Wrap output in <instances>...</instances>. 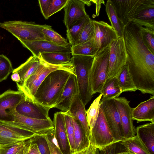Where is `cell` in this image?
<instances>
[{
  "instance_id": "6da1fadb",
  "label": "cell",
  "mask_w": 154,
  "mask_h": 154,
  "mask_svg": "<svg viewBox=\"0 0 154 154\" xmlns=\"http://www.w3.org/2000/svg\"><path fill=\"white\" fill-rule=\"evenodd\" d=\"M124 38L127 54L126 64L137 90L154 95V53L144 44L138 25L129 22Z\"/></svg>"
},
{
  "instance_id": "7a4b0ae2",
  "label": "cell",
  "mask_w": 154,
  "mask_h": 154,
  "mask_svg": "<svg viewBox=\"0 0 154 154\" xmlns=\"http://www.w3.org/2000/svg\"><path fill=\"white\" fill-rule=\"evenodd\" d=\"M72 74H73L70 71L63 69L51 72L38 88L34 96V101L44 106L54 108Z\"/></svg>"
},
{
  "instance_id": "3957f363",
  "label": "cell",
  "mask_w": 154,
  "mask_h": 154,
  "mask_svg": "<svg viewBox=\"0 0 154 154\" xmlns=\"http://www.w3.org/2000/svg\"><path fill=\"white\" fill-rule=\"evenodd\" d=\"M38 57L40 60V63L36 70L22 85H17L18 91L24 94L25 98L33 101L34 96L38 88L51 72L56 70L63 69L70 71L75 75L74 67L70 61L63 64L54 65L44 61L40 55Z\"/></svg>"
},
{
  "instance_id": "277c9868",
  "label": "cell",
  "mask_w": 154,
  "mask_h": 154,
  "mask_svg": "<svg viewBox=\"0 0 154 154\" xmlns=\"http://www.w3.org/2000/svg\"><path fill=\"white\" fill-rule=\"evenodd\" d=\"M94 56L73 55L70 61L74 68L79 94L85 106L93 97L90 82V73Z\"/></svg>"
},
{
  "instance_id": "5b68a950",
  "label": "cell",
  "mask_w": 154,
  "mask_h": 154,
  "mask_svg": "<svg viewBox=\"0 0 154 154\" xmlns=\"http://www.w3.org/2000/svg\"><path fill=\"white\" fill-rule=\"evenodd\" d=\"M0 27L10 33L19 41H33L45 40L42 30L52 26L34 22L14 20L0 23Z\"/></svg>"
},
{
  "instance_id": "8992f818",
  "label": "cell",
  "mask_w": 154,
  "mask_h": 154,
  "mask_svg": "<svg viewBox=\"0 0 154 154\" xmlns=\"http://www.w3.org/2000/svg\"><path fill=\"white\" fill-rule=\"evenodd\" d=\"M110 49L109 45L98 51L94 56L90 73V82L93 95L101 94L107 79Z\"/></svg>"
},
{
  "instance_id": "52a82bcc",
  "label": "cell",
  "mask_w": 154,
  "mask_h": 154,
  "mask_svg": "<svg viewBox=\"0 0 154 154\" xmlns=\"http://www.w3.org/2000/svg\"><path fill=\"white\" fill-rule=\"evenodd\" d=\"M89 141L92 146L99 150L117 142L114 138L100 106L97 118L90 129Z\"/></svg>"
},
{
  "instance_id": "ba28073f",
  "label": "cell",
  "mask_w": 154,
  "mask_h": 154,
  "mask_svg": "<svg viewBox=\"0 0 154 154\" xmlns=\"http://www.w3.org/2000/svg\"><path fill=\"white\" fill-rule=\"evenodd\" d=\"M37 135L13 122L0 120V148Z\"/></svg>"
},
{
  "instance_id": "9c48e42d",
  "label": "cell",
  "mask_w": 154,
  "mask_h": 154,
  "mask_svg": "<svg viewBox=\"0 0 154 154\" xmlns=\"http://www.w3.org/2000/svg\"><path fill=\"white\" fill-rule=\"evenodd\" d=\"M127 57L124 38L119 37L110 45L107 79L118 76L126 64Z\"/></svg>"
},
{
  "instance_id": "30bf717a",
  "label": "cell",
  "mask_w": 154,
  "mask_h": 154,
  "mask_svg": "<svg viewBox=\"0 0 154 154\" xmlns=\"http://www.w3.org/2000/svg\"><path fill=\"white\" fill-rule=\"evenodd\" d=\"M118 17L125 26L129 20L148 6L150 0H111Z\"/></svg>"
},
{
  "instance_id": "8fae6325",
  "label": "cell",
  "mask_w": 154,
  "mask_h": 154,
  "mask_svg": "<svg viewBox=\"0 0 154 154\" xmlns=\"http://www.w3.org/2000/svg\"><path fill=\"white\" fill-rule=\"evenodd\" d=\"M100 106L104 113L115 140L119 142L124 139L120 116L114 99L100 101Z\"/></svg>"
},
{
  "instance_id": "7c38bea8",
  "label": "cell",
  "mask_w": 154,
  "mask_h": 154,
  "mask_svg": "<svg viewBox=\"0 0 154 154\" xmlns=\"http://www.w3.org/2000/svg\"><path fill=\"white\" fill-rule=\"evenodd\" d=\"M25 98L20 91L9 89L0 94V120L13 122L16 106Z\"/></svg>"
},
{
  "instance_id": "4fadbf2b",
  "label": "cell",
  "mask_w": 154,
  "mask_h": 154,
  "mask_svg": "<svg viewBox=\"0 0 154 154\" xmlns=\"http://www.w3.org/2000/svg\"><path fill=\"white\" fill-rule=\"evenodd\" d=\"M114 100L119 114L124 139L134 136L136 129L133 125L132 108L129 105L130 101L122 97H117Z\"/></svg>"
},
{
  "instance_id": "5bb4252c",
  "label": "cell",
  "mask_w": 154,
  "mask_h": 154,
  "mask_svg": "<svg viewBox=\"0 0 154 154\" xmlns=\"http://www.w3.org/2000/svg\"><path fill=\"white\" fill-rule=\"evenodd\" d=\"M13 122L37 135H45L54 129L53 122L50 118L46 119H39L21 115L15 111Z\"/></svg>"
},
{
  "instance_id": "9a60e30c",
  "label": "cell",
  "mask_w": 154,
  "mask_h": 154,
  "mask_svg": "<svg viewBox=\"0 0 154 154\" xmlns=\"http://www.w3.org/2000/svg\"><path fill=\"white\" fill-rule=\"evenodd\" d=\"M92 20L94 29L92 39L94 46L99 51L110 45L119 37L115 29L107 23L103 21Z\"/></svg>"
},
{
  "instance_id": "2e32d148",
  "label": "cell",
  "mask_w": 154,
  "mask_h": 154,
  "mask_svg": "<svg viewBox=\"0 0 154 154\" xmlns=\"http://www.w3.org/2000/svg\"><path fill=\"white\" fill-rule=\"evenodd\" d=\"M19 41L23 47L31 52L33 56L37 57H38L39 54L44 53L58 52L71 54V46L70 44L66 46H63L45 40Z\"/></svg>"
},
{
  "instance_id": "e0dca14e",
  "label": "cell",
  "mask_w": 154,
  "mask_h": 154,
  "mask_svg": "<svg viewBox=\"0 0 154 154\" xmlns=\"http://www.w3.org/2000/svg\"><path fill=\"white\" fill-rule=\"evenodd\" d=\"M51 109L25 98L17 106L15 111L19 114L26 117L46 119L50 118L49 111Z\"/></svg>"
},
{
  "instance_id": "ac0fdd59",
  "label": "cell",
  "mask_w": 154,
  "mask_h": 154,
  "mask_svg": "<svg viewBox=\"0 0 154 154\" xmlns=\"http://www.w3.org/2000/svg\"><path fill=\"white\" fill-rule=\"evenodd\" d=\"M53 122L54 137L59 148L63 154H71L64 118L62 112L54 114Z\"/></svg>"
},
{
  "instance_id": "d6986e66",
  "label": "cell",
  "mask_w": 154,
  "mask_h": 154,
  "mask_svg": "<svg viewBox=\"0 0 154 154\" xmlns=\"http://www.w3.org/2000/svg\"><path fill=\"white\" fill-rule=\"evenodd\" d=\"M79 93L76 76L72 74L68 79L60 97L54 108L65 112L69 110L77 94Z\"/></svg>"
},
{
  "instance_id": "ffe728a7",
  "label": "cell",
  "mask_w": 154,
  "mask_h": 154,
  "mask_svg": "<svg viewBox=\"0 0 154 154\" xmlns=\"http://www.w3.org/2000/svg\"><path fill=\"white\" fill-rule=\"evenodd\" d=\"M85 4L81 0H69L64 8L63 23L68 29L75 21L87 16Z\"/></svg>"
},
{
  "instance_id": "44dd1931",
  "label": "cell",
  "mask_w": 154,
  "mask_h": 154,
  "mask_svg": "<svg viewBox=\"0 0 154 154\" xmlns=\"http://www.w3.org/2000/svg\"><path fill=\"white\" fill-rule=\"evenodd\" d=\"M132 113L133 120L136 121L137 123L145 121L154 122V96H151L149 99L132 108Z\"/></svg>"
},
{
  "instance_id": "7402d4cb",
  "label": "cell",
  "mask_w": 154,
  "mask_h": 154,
  "mask_svg": "<svg viewBox=\"0 0 154 154\" xmlns=\"http://www.w3.org/2000/svg\"><path fill=\"white\" fill-rule=\"evenodd\" d=\"M67 111L72 117L79 122L89 139L90 129L87 121L86 111L79 93L75 96L69 110Z\"/></svg>"
},
{
  "instance_id": "603a6c76",
  "label": "cell",
  "mask_w": 154,
  "mask_h": 154,
  "mask_svg": "<svg viewBox=\"0 0 154 154\" xmlns=\"http://www.w3.org/2000/svg\"><path fill=\"white\" fill-rule=\"evenodd\" d=\"M40 63V60L38 57L31 56L24 63L14 69L12 73L17 72L20 78V81L16 83V85H22L36 70Z\"/></svg>"
},
{
  "instance_id": "cb8c5ba5",
  "label": "cell",
  "mask_w": 154,
  "mask_h": 154,
  "mask_svg": "<svg viewBox=\"0 0 154 154\" xmlns=\"http://www.w3.org/2000/svg\"><path fill=\"white\" fill-rule=\"evenodd\" d=\"M136 129V135L146 146L150 154H154V122L139 126Z\"/></svg>"
},
{
  "instance_id": "d4e9b609",
  "label": "cell",
  "mask_w": 154,
  "mask_h": 154,
  "mask_svg": "<svg viewBox=\"0 0 154 154\" xmlns=\"http://www.w3.org/2000/svg\"><path fill=\"white\" fill-rule=\"evenodd\" d=\"M129 21L154 30V4L145 8Z\"/></svg>"
},
{
  "instance_id": "484cf974",
  "label": "cell",
  "mask_w": 154,
  "mask_h": 154,
  "mask_svg": "<svg viewBox=\"0 0 154 154\" xmlns=\"http://www.w3.org/2000/svg\"><path fill=\"white\" fill-rule=\"evenodd\" d=\"M72 118L74 128V152L88 148L90 144V141L79 122L77 120Z\"/></svg>"
},
{
  "instance_id": "4316f807",
  "label": "cell",
  "mask_w": 154,
  "mask_h": 154,
  "mask_svg": "<svg viewBox=\"0 0 154 154\" xmlns=\"http://www.w3.org/2000/svg\"><path fill=\"white\" fill-rule=\"evenodd\" d=\"M122 93L117 77L108 79L103 87L101 93L103 97L100 101L118 97Z\"/></svg>"
},
{
  "instance_id": "83f0119b",
  "label": "cell",
  "mask_w": 154,
  "mask_h": 154,
  "mask_svg": "<svg viewBox=\"0 0 154 154\" xmlns=\"http://www.w3.org/2000/svg\"><path fill=\"white\" fill-rule=\"evenodd\" d=\"M91 20L88 15L84 18L75 22L66 29L67 38L71 47L75 45L83 28Z\"/></svg>"
},
{
  "instance_id": "f1b7e54d",
  "label": "cell",
  "mask_w": 154,
  "mask_h": 154,
  "mask_svg": "<svg viewBox=\"0 0 154 154\" xmlns=\"http://www.w3.org/2000/svg\"><path fill=\"white\" fill-rule=\"evenodd\" d=\"M119 143L126 149L135 154H150L146 146L137 135L124 139Z\"/></svg>"
},
{
  "instance_id": "f546056e",
  "label": "cell",
  "mask_w": 154,
  "mask_h": 154,
  "mask_svg": "<svg viewBox=\"0 0 154 154\" xmlns=\"http://www.w3.org/2000/svg\"><path fill=\"white\" fill-rule=\"evenodd\" d=\"M106 11L111 26L117 32L119 37H123L125 26L120 20L111 0H108L105 5Z\"/></svg>"
},
{
  "instance_id": "4dcf8cb0",
  "label": "cell",
  "mask_w": 154,
  "mask_h": 154,
  "mask_svg": "<svg viewBox=\"0 0 154 154\" xmlns=\"http://www.w3.org/2000/svg\"><path fill=\"white\" fill-rule=\"evenodd\" d=\"M33 141L32 138L0 148V154H26Z\"/></svg>"
},
{
  "instance_id": "1f68e13d",
  "label": "cell",
  "mask_w": 154,
  "mask_h": 154,
  "mask_svg": "<svg viewBox=\"0 0 154 154\" xmlns=\"http://www.w3.org/2000/svg\"><path fill=\"white\" fill-rule=\"evenodd\" d=\"M117 77L122 93L127 91L134 92L137 90L126 64L123 66Z\"/></svg>"
},
{
  "instance_id": "d6a6232c",
  "label": "cell",
  "mask_w": 154,
  "mask_h": 154,
  "mask_svg": "<svg viewBox=\"0 0 154 154\" xmlns=\"http://www.w3.org/2000/svg\"><path fill=\"white\" fill-rule=\"evenodd\" d=\"M46 63L54 65H62L70 62L71 53L58 52L44 53L39 54Z\"/></svg>"
},
{
  "instance_id": "836d02e7",
  "label": "cell",
  "mask_w": 154,
  "mask_h": 154,
  "mask_svg": "<svg viewBox=\"0 0 154 154\" xmlns=\"http://www.w3.org/2000/svg\"><path fill=\"white\" fill-rule=\"evenodd\" d=\"M98 51L94 45L92 39L71 47V54L73 55L94 56Z\"/></svg>"
},
{
  "instance_id": "e575fe53",
  "label": "cell",
  "mask_w": 154,
  "mask_h": 154,
  "mask_svg": "<svg viewBox=\"0 0 154 154\" xmlns=\"http://www.w3.org/2000/svg\"><path fill=\"white\" fill-rule=\"evenodd\" d=\"M102 97L100 94L93 102L86 111L87 121L90 129L93 127L97 118L100 107V102Z\"/></svg>"
},
{
  "instance_id": "d590c367",
  "label": "cell",
  "mask_w": 154,
  "mask_h": 154,
  "mask_svg": "<svg viewBox=\"0 0 154 154\" xmlns=\"http://www.w3.org/2000/svg\"><path fill=\"white\" fill-rule=\"evenodd\" d=\"M42 31L45 40L47 41L63 46H66L70 44L67 39L53 29L52 27L44 28Z\"/></svg>"
},
{
  "instance_id": "8d00e7d4",
  "label": "cell",
  "mask_w": 154,
  "mask_h": 154,
  "mask_svg": "<svg viewBox=\"0 0 154 154\" xmlns=\"http://www.w3.org/2000/svg\"><path fill=\"white\" fill-rule=\"evenodd\" d=\"M62 113L64 118L67 134L72 153L74 152V128L73 119L68 111L62 112Z\"/></svg>"
},
{
  "instance_id": "74e56055",
  "label": "cell",
  "mask_w": 154,
  "mask_h": 154,
  "mask_svg": "<svg viewBox=\"0 0 154 154\" xmlns=\"http://www.w3.org/2000/svg\"><path fill=\"white\" fill-rule=\"evenodd\" d=\"M138 25L143 42L149 49L154 53V30Z\"/></svg>"
},
{
  "instance_id": "f35d334b",
  "label": "cell",
  "mask_w": 154,
  "mask_h": 154,
  "mask_svg": "<svg viewBox=\"0 0 154 154\" xmlns=\"http://www.w3.org/2000/svg\"><path fill=\"white\" fill-rule=\"evenodd\" d=\"M13 70L10 60L5 55L0 54V82L6 79Z\"/></svg>"
},
{
  "instance_id": "ab89813d",
  "label": "cell",
  "mask_w": 154,
  "mask_h": 154,
  "mask_svg": "<svg viewBox=\"0 0 154 154\" xmlns=\"http://www.w3.org/2000/svg\"><path fill=\"white\" fill-rule=\"evenodd\" d=\"M94 32V26L91 20L83 28L75 45L85 42L92 39L93 37Z\"/></svg>"
},
{
  "instance_id": "60d3db41",
  "label": "cell",
  "mask_w": 154,
  "mask_h": 154,
  "mask_svg": "<svg viewBox=\"0 0 154 154\" xmlns=\"http://www.w3.org/2000/svg\"><path fill=\"white\" fill-rule=\"evenodd\" d=\"M45 135H36L33 137V139L36 143L41 154H51L50 148Z\"/></svg>"
},
{
  "instance_id": "b9f144b4",
  "label": "cell",
  "mask_w": 154,
  "mask_h": 154,
  "mask_svg": "<svg viewBox=\"0 0 154 154\" xmlns=\"http://www.w3.org/2000/svg\"><path fill=\"white\" fill-rule=\"evenodd\" d=\"M45 136L50 148L51 154H63L59 148L55 138L54 129Z\"/></svg>"
},
{
  "instance_id": "7bdbcfd3",
  "label": "cell",
  "mask_w": 154,
  "mask_h": 154,
  "mask_svg": "<svg viewBox=\"0 0 154 154\" xmlns=\"http://www.w3.org/2000/svg\"><path fill=\"white\" fill-rule=\"evenodd\" d=\"M69 0H50L48 12L49 17L64 8Z\"/></svg>"
},
{
  "instance_id": "ee69618b",
  "label": "cell",
  "mask_w": 154,
  "mask_h": 154,
  "mask_svg": "<svg viewBox=\"0 0 154 154\" xmlns=\"http://www.w3.org/2000/svg\"><path fill=\"white\" fill-rule=\"evenodd\" d=\"M38 2L42 14L45 19H48L50 0H39Z\"/></svg>"
},
{
  "instance_id": "f6af8a7d",
  "label": "cell",
  "mask_w": 154,
  "mask_h": 154,
  "mask_svg": "<svg viewBox=\"0 0 154 154\" xmlns=\"http://www.w3.org/2000/svg\"><path fill=\"white\" fill-rule=\"evenodd\" d=\"M119 142L118 144L117 149V146L118 142L112 144L111 154H135L127 150L123 146L122 149H118V146Z\"/></svg>"
},
{
  "instance_id": "bcb514c9",
  "label": "cell",
  "mask_w": 154,
  "mask_h": 154,
  "mask_svg": "<svg viewBox=\"0 0 154 154\" xmlns=\"http://www.w3.org/2000/svg\"><path fill=\"white\" fill-rule=\"evenodd\" d=\"M26 154H41L36 143L33 140Z\"/></svg>"
},
{
  "instance_id": "7dc6e473",
  "label": "cell",
  "mask_w": 154,
  "mask_h": 154,
  "mask_svg": "<svg viewBox=\"0 0 154 154\" xmlns=\"http://www.w3.org/2000/svg\"><path fill=\"white\" fill-rule=\"evenodd\" d=\"M91 1V2H92L95 4L96 15L97 16H98L99 15L101 5L102 4H104V1L103 0Z\"/></svg>"
},
{
  "instance_id": "c3c4849f",
  "label": "cell",
  "mask_w": 154,
  "mask_h": 154,
  "mask_svg": "<svg viewBox=\"0 0 154 154\" xmlns=\"http://www.w3.org/2000/svg\"><path fill=\"white\" fill-rule=\"evenodd\" d=\"M112 144L100 150L99 149L98 154H111Z\"/></svg>"
},
{
  "instance_id": "681fc988",
  "label": "cell",
  "mask_w": 154,
  "mask_h": 154,
  "mask_svg": "<svg viewBox=\"0 0 154 154\" xmlns=\"http://www.w3.org/2000/svg\"><path fill=\"white\" fill-rule=\"evenodd\" d=\"M99 149L93 146L90 143L86 154H98Z\"/></svg>"
},
{
  "instance_id": "f907efd6",
  "label": "cell",
  "mask_w": 154,
  "mask_h": 154,
  "mask_svg": "<svg viewBox=\"0 0 154 154\" xmlns=\"http://www.w3.org/2000/svg\"><path fill=\"white\" fill-rule=\"evenodd\" d=\"M11 79L12 80L16 83L19 82L20 80V77L19 74L17 72H14L12 73L11 75Z\"/></svg>"
},
{
  "instance_id": "816d5d0a",
  "label": "cell",
  "mask_w": 154,
  "mask_h": 154,
  "mask_svg": "<svg viewBox=\"0 0 154 154\" xmlns=\"http://www.w3.org/2000/svg\"><path fill=\"white\" fill-rule=\"evenodd\" d=\"M88 147L81 151L74 152L71 154H86L88 150Z\"/></svg>"
},
{
  "instance_id": "f5cc1de1",
  "label": "cell",
  "mask_w": 154,
  "mask_h": 154,
  "mask_svg": "<svg viewBox=\"0 0 154 154\" xmlns=\"http://www.w3.org/2000/svg\"><path fill=\"white\" fill-rule=\"evenodd\" d=\"M81 0L82 2H83L85 4V5H86L88 6H90L91 5V0Z\"/></svg>"
}]
</instances>
